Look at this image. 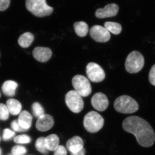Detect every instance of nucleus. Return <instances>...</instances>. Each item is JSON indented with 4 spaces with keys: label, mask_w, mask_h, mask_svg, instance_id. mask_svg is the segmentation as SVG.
Masks as SVG:
<instances>
[{
    "label": "nucleus",
    "mask_w": 155,
    "mask_h": 155,
    "mask_svg": "<svg viewBox=\"0 0 155 155\" xmlns=\"http://www.w3.org/2000/svg\"><path fill=\"white\" fill-rule=\"evenodd\" d=\"M34 115L36 118H39L45 114V111L41 105L38 102L33 103L32 105Z\"/></svg>",
    "instance_id": "5701e85b"
},
{
    "label": "nucleus",
    "mask_w": 155,
    "mask_h": 155,
    "mask_svg": "<svg viewBox=\"0 0 155 155\" xmlns=\"http://www.w3.org/2000/svg\"><path fill=\"white\" fill-rule=\"evenodd\" d=\"M144 65V58L141 53L133 51L127 56L125 63V68L128 73L133 74L140 72Z\"/></svg>",
    "instance_id": "39448f33"
},
{
    "label": "nucleus",
    "mask_w": 155,
    "mask_h": 155,
    "mask_svg": "<svg viewBox=\"0 0 155 155\" xmlns=\"http://www.w3.org/2000/svg\"><path fill=\"white\" fill-rule=\"evenodd\" d=\"M84 142L80 137H73L69 139L67 143V147L70 153H75L83 148Z\"/></svg>",
    "instance_id": "4468645a"
},
{
    "label": "nucleus",
    "mask_w": 155,
    "mask_h": 155,
    "mask_svg": "<svg viewBox=\"0 0 155 155\" xmlns=\"http://www.w3.org/2000/svg\"><path fill=\"white\" fill-rule=\"evenodd\" d=\"M72 84L75 91L81 97H87L91 93L90 83L88 79L83 75H75L72 78Z\"/></svg>",
    "instance_id": "0eeeda50"
},
{
    "label": "nucleus",
    "mask_w": 155,
    "mask_h": 155,
    "mask_svg": "<svg viewBox=\"0 0 155 155\" xmlns=\"http://www.w3.org/2000/svg\"><path fill=\"white\" fill-rule=\"evenodd\" d=\"M90 35L92 38L100 43L109 41L111 37L110 32L105 27L99 25L92 26L90 30Z\"/></svg>",
    "instance_id": "1a4fd4ad"
},
{
    "label": "nucleus",
    "mask_w": 155,
    "mask_h": 155,
    "mask_svg": "<svg viewBox=\"0 0 155 155\" xmlns=\"http://www.w3.org/2000/svg\"><path fill=\"white\" fill-rule=\"evenodd\" d=\"M91 103L93 107L100 112L105 110L109 103L107 96L101 92L97 93L92 97Z\"/></svg>",
    "instance_id": "9d476101"
},
{
    "label": "nucleus",
    "mask_w": 155,
    "mask_h": 155,
    "mask_svg": "<svg viewBox=\"0 0 155 155\" xmlns=\"http://www.w3.org/2000/svg\"><path fill=\"white\" fill-rule=\"evenodd\" d=\"M35 146L36 149L41 153L44 155L48 153L49 150L47 149L45 143V137H40L38 138L35 142Z\"/></svg>",
    "instance_id": "4be33fe9"
},
{
    "label": "nucleus",
    "mask_w": 155,
    "mask_h": 155,
    "mask_svg": "<svg viewBox=\"0 0 155 155\" xmlns=\"http://www.w3.org/2000/svg\"><path fill=\"white\" fill-rule=\"evenodd\" d=\"M11 151L13 155H24L26 153L27 150L24 147L17 145L13 147Z\"/></svg>",
    "instance_id": "a878e982"
},
{
    "label": "nucleus",
    "mask_w": 155,
    "mask_h": 155,
    "mask_svg": "<svg viewBox=\"0 0 155 155\" xmlns=\"http://www.w3.org/2000/svg\"><path fill=\"white\" fill-rule=\"evenodd\" d=\"M32 117L27 111L24 110L19 114L18 122L21 127L26 130H28L32 123Z\"/></svg>",
    "instance_id": "2eb2a0df"
},
{
    "label": "nucleus",
    "mask_w": 155,
    "mask_h": 155,
    "mask_svg": "<svg viewBox=\"0 0 155 155\" xmlns=\"http://www.w3.org/2000/svg\"><path fill=\"white\" fill-rule=\"evenodd\" d=\"M60 140L58 135L51 134L45 138L46 147L49 151H54L59 147Z\"/></svg>",
    "instance_id": "a211bd4d"
},
{
    "label": "nucleus",
    "mask_w": 155,
    "mask_h": 155,
    "mask_svg": "<svg viewBox=\"0 0 155 155\" xmlns=\"http://www.w3.org/2000/svg\"><path fill=\"white\" fill-rule=\"evenodd\" d=\"M52 52L48 48L38 47L33 51L34 58L37 61L41 63L47 62L52 57Z\"/></svg>",
    "instance_id": "ddd939ff"
},
{
    "label": "nucleus",
    "mask_w": 155,
    "mask_h": 155,
    "mask_svg": "<svg viewBox=\"0 0 155 155\" xmlns=\"http://www.w3.org/2000/svg\"><path fill=\"white\" fill-rule=\"evenodd\" d=\"M119 10V6L116 4H108L104 8H99L97 10L95 16L97 18L100 19L113 17L117 15Z\"/></svg>",
    "instance_id": "9b49d317"
},
{
    "label": "nucleus",
    "mask_w": 155,
    "mask_h": 155,
    "mask_svg": "<svg viewBox=\"0 0 155 155\" xmlns=\"http://www.w3.org/2000/svg\"><path fill=\"white\" fill-rule=\"evenodd\" d=\"M26 9L35 17H43L52 14L54 8L48 5L46 0H26Z\"/></svg>",
    "instance_id": "f03ea898"
},
{
    "label": "nucleus",
    "mask_w": 155,
    "mask_h": 155,
    "mask_svg": "<svg viewBox=\"0 0 155 155\" xmlns=\"http://www.w3.org/2000/svg\"><path fill=\"white\" fill-rule=\"evenodd\" d=\"M86 73L89 79L95 83L101 82L105 78V73L104 69L98 64L94 62L87 64Z\"/></svg>",
    "instance_id": "6e6552de"
},
{
    "label": "nucleus",
    "mask_w": 155,
    "mask_h": 155,
    "mask_svg": "<svg viewBox=\"0 0 155 155\" xmlns=\"http://www.w3.org/2000/svg\"><path fill=\"white\" fill-rule=\"evenodd\" d=\"M11 155V154H10V155Z\"/></svg>",
    "instance_id": "f704fd0d"
},
{
    "label": "nucleus",
    "mask_w": 155,
    "mask_h": 155,
    "mask_svg": "<svg viewBox=\"0 0 155 155\" xmlns=\"http://www.w3.org/2000/svg\"><path fill=\"white\" fill-rule=\"evenodd\" d=\"M104 27L114 35H119L122 31V26L119 23L107 22L104 23Z\"/></svg>",
    "instance_id": "412c9836"
},
{
    "label": "nucleus",
    "mask_w": 155,
    "mask_h": 155,
    "mask_svg": "<svg viewBox=\"0 0 155 155\" xmlns=\"http://www.w3.org/2000/svg\"><path fill=\"white\" fill-rule=\"evenodd\" d=\"M14 141L15 143H30L31 141V139L28 136L25 135V134H22L17 136L14 139Z\"/></svg>",
    "instance_id": "393cba45"
},
{
    "label": "nucleus",
    "mask_w": 155,
    "mask_h": 155,
    "mask_svg": "<svg viewBox=\"0 0 155 155\" xmlns=\"http://www.w3.org/2000/svg\"><path fill=\"white\" fill-rule=\"evenodd\" d=\"M65 102L69 110L76 114L81 112L84 106L82 97L75 90L67 93L65 97Z\"/></svg>",
    "instance_id": "423d86ee"
},
{
    "label": "nucleus",
    "mask_w": 155,
    "mask_h": 155,
    "mask_svg": "<svg viewBox=\"0 0 155 155\" xmlns=\"http://www.w3.org/2000/svg\"><path fill=\"white\" fill-rule=\"evenodd\" d=\"M11 0H0V11H5L8 8Z\"/></svg>",
    "instance_id": "7c9ffc66"
},
{
    "label": "nucleus",
    "mask_w": 155,
    "mask_h": 155,
    "mask_svg": "<svg viewBox=\"0 0 155 155\" xmlns=\"http://www.w3.org/2000/svg\"><path fill=\"white\" fill-rule=\"evenodd\" d=\"M73 26L75 33L80 37L86 36L88 33V25L86 22L84 21L75 22L74 23Z\"/></svg>",
    "instance_id": "aec40b11"
},
{
    "label": "nucleus",
    "mask_w": 155,
    "mask_h": 155,
    "mask_svg": "<svg viewBox=\"0 0 155 155\" xmlns=\"http://www.w3.org/2000/svg\"><path fill=\"white\" fill-rule=\"evenodd\" d=\"M15 133L9 129H5L3 131V139L5 141L10 140L15 136Z\"/></svg>",
    "instance_id": "bb28decb"
},
{
    "label": "nucleus",
    "mask_w": 155,
    "mask_h": 155,
    "mask_svg": "<svg viewBox=\"0 0 155 155\" xmlns=\"http://www.w3.org/2000/svg\"><path fill=\"white\" fill-rule=\"evenodd\" d=\"M1 149H0V155H1Z\"/></svg>",
    "instance_id": "473e14b6"
},
{
    "label": "nucleus",
    "mask_w": 155,
    "mask_h": 155,
    "mask_svg": "<svg viewBox=\"0 0 155 155\" xmlns=\"http://www.w3.org/2000/svg\"><path fill=\"white\" fill-rule=\"evenodd\" d=\"M85 149L83 148L82 150H81L79 151L78 152L75 153H70V154L71 155H85Z\"/></svg>",
    "instance_id": "2f4dec72"
},
{
    "label": "nucleus",
    "mask_w": 155,
    "mask_h": 155,
    "mask_svg": "<svg viewBox=\"0 0 155 155\" xmlns=\"http://www.w3.org/2000/svg\"><path fill=\"white\" fill-rule=\"evenodd\" d=\"M114 107L119 113L123 114H131L139 110V104L136 101L127 95L118 97L114 103Z\"/></svg>",
    "instance_id": "7ed1b4c3"
},
{
    "label": "nucleus",
    "mask_w": 155,
    "mask_h": 155,
    "mask_svg": "<svg viewBox=\"0 0 155 155\" xmlns=\"http://www.w3.org/2000/svg\"><path fill=\"white\" fill-rule=\"evenodd\" d=\"M11 126L12 127V129L14 131H17V132L26 131L28 130L24 129V128H22V127H21L20 125H19L18 120H14V121L11 122Z\"/></svg>",
    "instance_id": "cd10ccee"
},
{
    "label": "nucleus",
    "mask_w": 155,
    "mask_h": 155,
    "mask_svg": "<svg viewBox=\"0 0 155 155\" xmlns=\"http://www.w3.org/2000/svg\"><path fill=\"white\" fill-rule=\"evenodd\" d=\"M0 66H1V64H0Z\"/></svg>",
    "instance_id": "c9c22d12"
},
{
    "label": "nucleus",
    "mask_w": 155,
    "mask_h": 155,
    "mask_svg": "<svg viewBox=\"0 0 155 155\" xmlns=\"http://www.w3.org/2000/svg\"><path fill=\"white\" fill-rule=\"evenodd\" d=\"M149 80L150 83L155 86V64L153 66L150 70Z\"/></svg>",
    "instance_id": "c85d7f7f"
},
{
    "label": "nucleus",
    "mask_w": 155,
    "mask_h": 155,
    "mask_svg": "<svg viewBox=\"0 0 155 155\" xmlns=\"http://www.w3.org/2000/svg\"><path fill=\"white\" fill-rule=\"evenodd\" d=\"M54 124V118L49 114H44L38 118L36 123L38 130L40 131H46L53 127Z\"/></svg>",
    "instance_id": "f8f14e48"
},
{
    "label": "nucleus",
    "mask_w": 155,
    "mask_h": 155,
    "mask_svg": "<svg viewBox=\"0 0 155 155\" xmlns=\"http://www.w3.org/2000/svg\"><path fill=\"white\" fill-rule=\"evenodd\" d=\"M18 84L14 81L8 80L3 83L2 90L6 96L14 97L15 95Z\"/></svg>",
    "instance_id": "dca6fc26"
},
{
    "label": "nucleus",
    "mask_w": 155,
    "mask_h": 155,
    "mask_svg": "<svg viewBox=\"0 0 155 155\" xmlns=\"http://www.w3.org/2000/svg\"><path fill=\"white\" fill-rule=\"evenodd\" d=\"M125 131L134 134L140 145L143 147L152 146L155 141L153 127L147 121L137 116L127 117L122 122Z\"/></svg>",
    "instance_id": "f257e3e1"
},
{
    "label": "nucleus",
    "mask_w": 155,
    "mask_h": 155,
    "mask_svg": "<svg viewBox=\"0 0 155 155\" xmlns=\"http://www.w3.org/2000/svg\"><path fill=\"white\" fill-rule=\"evenodd\" d=\"M0 97H1V93H0Z\"/></svg>",
    "instance_id": "72a5a7b5"
},
{
    "label": "nucleus",
    "mask_w": 155,
    "mask_h": 155,
    "mask_svg": "<svg viewBox=\"0 0 155 155\" xmlns=\"http://www.w3.org/2000/svg\"><path fill=\"white\" fill-rule=\"evenodd\" d=\"M0 140H1V138H0Z\"/></svg>",
    "instance_id": "e433bc0d"
},
{
    "label": "nucleus",
    "mask_w": 155,
    "mask_h": 155,
    "mask_svg": "<svg viewBox=\"0 0 155 155\" xmlns=\"http://www.w3.org/2000/svg\"><path fill=\"white\" fill-rule=\"evenodd\" d=\"M6 105L9 113L11 115L15 116L21 113L22 105L18 100L10 99L7 101Z\"/></svg>",
    "instance_id": "f3484780"
},
{
    "label": "nucleus",
    "mask_w": 155,
    "mask_h": 155,
    "mask_svg": "<svg viewBox=\"0 0 155 155\" xmlns=\"http://www.w3.org/2000/svg\"><path fill=\"white\" fill-rule=\"evenodd\" d=\"M34 39L32 34L29 32L23 33L18 39V43L20 47L24 48L30 46Z\"/></svg>",
    "instance_id": "6ab92c4d"
},
{
    "label": "nucleus",
    "mask_w": 155,
    "mask_h": 155,
    "mask_svg": "<svg viewBox=\"0 0 155 155\" xmlns=\"http://www.w3.org/2000/svg\"><path fill=\"white\" fill-rule=\"evenodd\" d=\"M67 151L66 148L62 145H59L54 153V155H67Z\"/></svg>",
    "instance_id": "c756f323"
},
{
    "label": "nucleus",
    "mask_w": 155,
    "mask_h": 155,
    "mask_svg": "<svg viewBox=\"0 0 155 155\" xmlns=\"http://www.w3.org/2000/svg\"><path fill=\"white\" fill-rule=\"evenodd\" d=\"M9 112L7 106L3 104H0V119L5 121L8 119Z\"/></svg>",
    "instance_id": "b1692460"
},
{
    "label": "nucleus",
    "mask_w": 155,
    "mask_h": 155,
    "mask_svg": "<svg viewBox=\"0 0 155 155\" xmlns=\"http://www.w3.org/2000/svg\"><path fill=\"white\" fill-rule=\"evenodd\" d=\"M104 118L95 111L89 112L84 117L83 125L87 131L91 133H96L104 125Z\"/></svg>",
    "instance_id": "20e7f679"
}]
</instances>
